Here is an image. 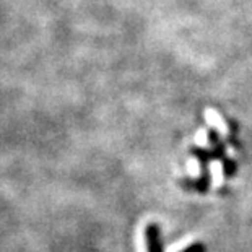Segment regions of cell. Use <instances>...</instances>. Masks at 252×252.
Returning <instances> with one entry per match:
<instances>
[{"mask_svg": "<svg viewBox=\"0 0 252 252\" xmlns=\"http://www.w3.org/2000/svg\"><path fill=\"white\" fill-rule=\"evenodd\" d=\"M147 241L150 252H161V244H159V231L157 224H152L147 229Z\"/></svg>", "mask_w": 252, "mask_h": 252, "instance_id": "1", "label": "cell"}, {"mask_svg": "<svg viewBox=\"0 0 252 252\" xmlns=\"http://www.w3.org/2000/svg\"><path fill=\"white\" fill-rule=\"evenodd\" d=\"M203 251H205V248L202 244H194L192 248H187L184 252H203Z\"/></svg>", "mask_w": 252, "mask_h": 252, "instance_id": "2", "label": "cell"}]
</instances>
